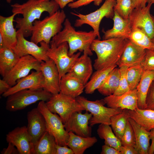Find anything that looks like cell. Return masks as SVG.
Returning a JSON list of instances; mask_svg holds the SVG:
<instances>
[{"label":"cell","mask_w":154,"mask_h":154,"mask_svg":"<svg viewBox=\"0 0 154 154\" xmlns=\"http://www.w3.org/2000/svg\"><path fill=\"white\" fill-rule=\"evenodd\" d=\"M13 13L21 14L22 17L14 20L16 27L25 37L31 36L33 23L39 20L42 14L47 12L50 15L59 10V6L54 0H28L22 4L16 3L11 5Z\"/></svg>","instance_id":"1"},{"label":"cell","mask_w":154,"mask_h":154,"mask_svg":"<svg viewBox=\"0 0 154 154\" xmlns=\"http://www.w3.org/2000/svg\"><path fill=\"white\" fill-rule=\"evenodd\" d=\"M129 41L124 38L94 40L90 48L97 55L94 68L97 70L117 65Z\"/></svg>","instance_id":"2"},{"label":"cell","mask_w":154,"mask_h":154,"mask_svg":"<svg viewBox=\"0 0 154 154\" xmlns=\"http://www.w3.org/2000/svg\"><path fill=\"white\" fill-rule=\"evenodd\" d=\"M64 27L58 34L53 37L52 40L57 46L66 42L68 45V54L72 56L78 51L92 55L91 45L97 37L93 31L88 32L76 31L72 25L69 20L66 19L64 23Z\"/></svg>","instance_id":"3"},{"label":"cell","mask_w":154,"mask_h":154,"mask_svg":"<svg viewBox=\"0 0 154 154\" xmlns=\"http://www.w3.org/2000/svg\"><path fill=\"white\" fill-rule=\"evenodd\" d=\"M66 17L64 11L59 10L42 20H35L33 23L31 41L37 44L42 41L49 44L51 38L62 30Z\"/></svg>","instance_id":"4"},{"label":"cell","mask_w":154,"mask_h":154,"mask_svg":"<svg viewBox=\"0 0 154 154\" xmlns=\"http://www.w3.org/2000/svg\"><path fill=\"white\" fill-rule=\"evenodd\" d=\"M52 95L42 88L21 90L7 97L5 108L10 112L22 110L38 101L46 102Z\"/></svg>","instance_id":"5"},{"label":"cell","mask_w":154,"mask_h":154,"mask_svg":"<svg viewBox=\"0 0 154 154\" xmlns=\"http://www.w3.org/2000/svg\"><path fill=\"white\" fill-rule=\"evenodd\" d=\"M76 98L85 110L92 114V117L89 121L91 126L98 124L110 125L111 117L121 112L123 110L119 108H114L105 106L106 103L104 99L92 101L80 96Z\"/></svg>","instance_id":"6"},{"label":"cell","mask_w":154,"mask_h":154,"mask_svg":"<svg viewBox=\"0 0 154 154\" xmlns=\"http://www.w3.org/2000/svg\"><path fill=\"white\" fill-rule=\"evenodd\" d=\"M116 0H105L98 9L88 14L84 15L77 12H71V13L78 17L75 21V27H80L84 24H87L93 29L98 39L101 37L99 32L100 22L104 17L112 18L114 15V7Z\"/></svg>","instance_id":"7"},{"label":"cell","mask_w":154,"mask_h":154,"mask_svg":"<svg viewBox=\"0 0 154 154\" xmlns=\"http://www.w3.org/2000/svg\"><path fill=\"white\" fill-rule=\"evenodd\" d=\"M46 104L51 112L59 116L64 124L73 113L85 110L76 98L61 92L52 94Z\"/></svg>","instance_id":"8"},{"label":"cell","mask_w":154,"mask_h":154,"mask_svg":"<svg viewBox=\"0 0 154 154\" xmlns=\"http://www.w3.org/2000/svg\"><path fill=\"white\" fill-rule=\"evenodd\" d=\"M69 47L66 42L56 46L52 40L47 47L46 54L55 63L58 69L60 80L61 77L68 72L80 56L81 52L72 56L68 54Z\"/></svg>","instance_id":"9"},{"label":"cell","mask_w":154,"mask_h":154,"mask_svg":"<svg viewBox=\"0 0 154 154\" xmlns=\"http://www.w3.org/2000/svg\"><path fill=\"white\" fill-rule=\"evenodd\" d=\"M37 108L44 118L46 131L54 136L56 144L67 145L69 138V133L66 130L59 116L51 112L45 101H40Z\"/></svg>","instance_id":"10"},{"label":"cell","mask_w":154,"mask_h":154,"mask_svg":"<svg viewBox=\"0 0 154 154\" xmlns=\"http://www.w3.org/2000/svg\"><path fill=\"white\" fill-rule=\"evenodd\" d=\"M41 62L31 55L21 57L12 69L3 79L12 87L18 80L28 75L31 70L40 71Z\"/></svg>","instance_id":"11"},{"label":"cell","mask_w":154,"mask_h":154,"mask_svg":"<svg viewBox=\"0 0 154 154\" xmlns=\"http://www.w3.org/2000/svg\"><path fill=\"white\" fill-rule=\"evenodd\" d=\"M17 42L13 50L18 56L29 55L41 62L50 59L46 54L47 47L49 44L42 41L39 46L33 42L26 40L21 31L17 30Z\"/></svg>","instance_id":"12"},{"label":"cell","mask_w":154,"mask_h":154,"mask_svg":"<svg viewBox=\"0 0 154 154\" xmlns=\"http://www.w3.org/2000/svg\"><path fill=\"white\" fill-rule=\"evenodd\" d=\"M152 5L148 3L144 7L134 9L128 18L132 30L141 29L151 40L154 37V21L150 13Z\"/></svg>","instance_id":"13"},{"label":"cell","mask_w":154,"mask_h":154,"mask_svg":"<svg viewBox=\"0 0 154 154\" xmlns=\"http://www.w3.org/2000/svg\"><path fill=\"white\" fill-rule=\"evenodd\" d=\"M82 112L73 113L64 124V128L68 132L71 131L84 137H90L92 129L88 124L92 115L87 111L84 114Z\"/></svg>","instance_id":"14"},{"label":"cell","mask_w":154,"mask_h":154,"mask_svg":"<svg viewBox=\"0 0 154 154\" xmlns=\"http://www.w3.org/2000/svg\"><path fill=\"white\" fill-rule=\"evenodd\" d=\"M27 119V130L32 149L46 131V123L43 116L37 108L28 112Z\"/></svg>","instance_id":"15"},{"label":"cell","mask_w":154,"mask_h":154,"mask_svg":"<svg viewBox=\"0 0 154 154\" xmlns=\"http://www.w3.org/2000/svg\"><path fill=\"white\" fill-rule=\"evenodd\" d=\"M40 71L44 79L43 89L54 94L60 92V79L56 64L51 59L41 62Z\"/></svg>","instance_id":"16"},{"label":"cell","mask_w":154,"mask_h":154,"mask_svg":"<svg viewBox=\"0 0 154 154\" xmlns=\"http://www.w3.org/2000/svg\"><path fill=\"white\" fill-rule=\"evenodd\" d=\"M44 79L41 71H32L31 74L18 80L16 84L2 94L5 97L19 91L27 89H43Z\"/></svg>","instance_id":"17"},{"label":"cell","mask_w":154,"mask_h":154,"mask_svg":"<svg viewBox=\"0 0 154 154\" xmlns=\"http://www.w3.org/2000/svg\"><path fill=\"white\" fill-rule=\"evenodd\" d=\"M108 107L133 110L138 108L137 90H130L120 95L114 94L104 99Z\"/></svg>","instance_id":"18"},{"label":"cell","mask_w":154,"mask_h":154,"mask_svg":"<svg viewBox=\"0 0 154 154\" xmlns=\"http://www.w3.org/2000/svg\"><path fill=\"white\" fill-rule=\"evenodd\" d=\"M146 49L134 44L129 40L117 65L119 68L128 67L141 64L144 60Z\"/></svg>","instance_id":"19"},{"label":"cell","mask_w":154,"mask_h":154,"mask_svg":"<svg viewBox=\"0 0 154 154\" xmlns=\"http://www.w3.org/2000/svg\"><path fill=\"white\" fill-rule=\"evenodd\" d=\"M6 140L14 145L19 154H31V144L27 127H17L6 135Z\"/></svg>","instance_id":"20"},{"label":"cell","mask_w":154,"mask_h":154,"mask_svg":"<svg viewBox=\"0 0 154 154\" xmlns=\"http://www.w3.org/2000/svg\"><path fill=\"white\" fill-rule=\"evenodd\" d=\"M15 13L8 17L0 16V34L5 46L13 50L17 42V32L14 28L13 22Z\"/></svg>","instance_id":"21"},{"label":"cell","mask_w":154,"mask_h":154,"mask_svg":"<svg viewBox=\"0 0 154 154\" xmlns=\"http://www.w3.org/2000/svg\"><path fill=\"white\" fill-rule=\"evenodd\" d=\"M114 12L113 27L104 31L103 40L114 38H124L128 39L132 31L129 19H124L116 12Z\"/></svg>","instance_id":"22"},{"label":"cell","mask_w":154,"mask_h":154,"mask_svg":"<svg viewBox=\"0 0 154 154\" xmlns=\"http://www.w3.org/2000/svg\"><path fill=\"white\" fill-rule=\"evenodd\" d=\"M86 53L80 56L69 72L75 76L85 85L93 74L91 60Z\"/></svg>","instance_id":"23"},{"label":"cell","mask_w":154,"mask_h":154,"mask_svg":"<svg viewBox=\"0 0 154 154\" xmlns=\"http://www.w3.org/2000/svg\"><path fill=\"white\" fill-rule=\"evenodd\" d=\"M85 85L75 76L68 72L61 78L60 82V92L76 98L83 92Z\"/></svg>","instance_id":"24"},{"label":"cell","mask_w":154,"mask_h":154,"mask_svg":"<svg viewBox=\"0 0 154 154\" xmlns=\"http://www.w3.org/2000/svg\"><path fill=\"white\" fill-rule=\"evenodd\" d=\"M128 120L132 125L135 134V149L139 154H148L150 145V132L142 127L132 118Z\"/></svg>","instance_id":"25"},{"label":"cell","mask_w":154,"mask_h":154,"mask_svg":"<svg viewBox=\"0 0 154 154\" xmlns=\"http://www.w3.org/2000/svg\"><path fill=\"white\" fill-rule=\"evenodd\" d=\"M154 79V71H145L136 88L138 108H146V100L147 95Z\"/></svg>","instance_id":"26"},{"label":"cell","mask_w":154,"mask_h":154,"mask_svg":"<svg viewBox=\"0 0 154 154\" xmlns=\"http://www.w3.org/2000/svg\"><path fill=\"white\" fill-rule=\"evenodd\" d=\"M69 133V138L67 145L73 151L74 154H83L87 149L93 146L98 141L95 137H84Z\"/></svg>","instance_id":"27"},{"label":"cell","mask_w":154,"mask_h":154,"mask_svg":"<svg viewBox=\"0 0 154 154\" xmlns=\"http://www.w3.org/2000/svg\"><path fill=\"white\" fill-rule=\"evenodd\" d=\"M129 116L146 130L150 131L154 128V110L138 108L128 110Z\"/></svg>","instance_id":"28"},{"label":"cell","mask_w":154,"mask_h":154,"mask_svg":"<svg viewBox=\"0 0 154 154\" xmlns=\"http://www.w3.org/2000/svg\"><path fill=\"white\" fill-rule=\"evenodd\" d=\"M56 143L54 136L46 131L32 147L31 154H56Z\"/></svg>","instance_id":"29"},{"label":"cell","mask_w":154,"mask_h":154,"mask_svg":"<svg viewBox=\"0 0 154 154\" xmlns=\"http://www.w3.org/2000/svg\"><path fill=\"white\" fill-rule=\"evenodd\" d=\"M117 65L96 70L92 74L90 80L85 85L84 91L86 94H93L102 84L110 72Z\"/></svg>","instance_id":"30"},{"label":"cell","mask_w":154,"mask_h":154,"mask_svg":"<svg viewBox=\"0 0 154 154\" xmlns=\"http://www.w3.org/2000/svg\"><path fill=\"white\" fill-rule=\"evenodd\" d=\"M20 58L10 48L5 46L0 49V74L3 77L12 69Z\"/></svg>","instance_id":"31"},{"label":"cell","mask_w":154,"mask_h":154,"mask_svg":"<svg viewBox=\"0 0 154 154\" xmlns=\"http://www.w3.org/2000/svg\"><path fill=\"white\" fill-rule=\"evenodd\" d=\"M120 77L119 68L116 67L110 72L104 82L98 89L99 92L106 96L113 94L118 87Z\"/></svg>","instance_id":"32"},{"label":"cell","mask_w":154,"mask_h":154,"mask_svg":"<svg viewBox=\"0 0 154 154\" xmlns=\"http://www.w3.org/2000/svg\"><path fill=\"white\" fill-rule=\"evenodd\" d=\"M129 117L128 110L125 109L110 118L112 128L116 137L121 141L126 127Z\"/></svg>","instance_id":"33"},{"label":"cell","mask_w":154,"mask_h":154,"mask_svg":"<svg viewBox=\"0 0 154 154\" xmlns=\"http://www.w3.org/2000/svg\"><path fill=\"white\" fill-rule=\"evenodd\" d=\"M110 125L101 124L97 130L99 137L104 140V143L120 151L122 146L121 141L113 132Z\"/></svg>","instance_id":"34"},{"label":"cell","mask_w":154,"mask_h":154,"mask_svg":"<svg viewBox=\"0 0 154 154\" xmlns=\"http://www.w3.org/2000/svg\"><path fill=\"white\" fill-rule=\"evenodd\" d=\"M128 39L134 44L145 49H152L154 46L151 40L140 29L132 30Z\"/></svg>","instance_id":"35"},{"label":"cell","mask_w":154,"mask_h":154,"mask_svg":"<svg viewBox=\"0 0 154 154\" xmlns=\"http://www.w3.org/2000/svg\"><path fill=\"white\" fill-rule=\"evenodd\" d=\"M144 71L141 64L128 68L126 78L130 90L136 88Z\"/></svg>","instance_id":"36"},{"label":"cell","mask_w":154,"mask_h":154,"mask_svg":"<svg viewBox=\"0 0 154 154\" xmlns=\"http://www.w3.org/2000/svg\"><path fill=\"white\" fill-rule=\"evenodd\" d=\"M134 9L132 0H116L114 11L124 19H128Z\"/></svg>","instance_id":"37"},{"label":"cell","mask_w":154,"mask_h":154,"mask_svg":"<svg viewBox=\"0 0 154 154\" xmlns=\"http://www.w3.org/2000/svg\"><path fill=\"white\" fill-rule=\"evenodd\" d=\"M128 68L125 66L119 68L120 72L119 85L113 94L120 95L130 90L126 78V72Z\"/></svg>","instance_id":"38"},{"label":"cell","mask_w":154,"mask_h":154,"mask_svg":"<svg viewBox=\"0 0 154 154\" xmlns=\"http://www.w3.org/2000/svg\"><path fill=\"white\" fill-rule=\"evenodd\" d=\"M121 141L122 146L130 145L135 147L136 140L134 131L129 120Z\"/></svg>","instance_id":"39"},{"label":"cell","mask_w":154,"mask_h":154,"mask_svg":"<svg viewBox=\"0 0 154 154\" xmlns=\"http://www.w3.org/2000/svg\"><path fill=\"white\" fill-rule=\"evenodd\" d=\"M145 71H154V50L146 49L144 60L141 64Z\"/></svg>","instance_id":"40"},{"label":"cell","mask_w":154,"mask_h":154,"mask_svg":"<svg viewBox=\"0 0 154 154\" xmlns=\"http://www.w3.org/2000/svg\"><path fill=\"white\" fill-rule=\"evenodd\" d=\"M103 0H78L68 4L69 7L71 9L77 8L78 7L87 5L92 2L94 4L99 5Z\"/></svg>","instance_id":"41"},{"label":"cell","mask_w":154,"mask_h":154,"mask_svg":"<svg viewBox=\"0 0 154 154\" xmlns=\"http://www.w3.org/2000/svg\"><path fill=\"white\" fill-rule=\"evenodd\" d=\"M146 108L152 109L154 108V83L151 84L149 90L146 100Z\"/></svg>","instance_id":"42"},{"label":"cell","mask_w":154,"mask_h":154,"mask_svg":"<svg viewBox=\"0 0 154 154\" xmlns=\"http://www.w3.org/2000/svg\"><path fill=\"white\" fill-rule=\"evenodd\" d=\"M101 154H121L120 151L116 148L104 144L102 146Z\"/></svg>","instance_id":"43"},{"label":"cell","mask_w":154,"mask_h":154,"mask_svg":"<svg viewBox=\"0 0 154 154\" xmlns=\"http://www.w3.org/2000/svg\"><path fill=\"white\" fill-rule=\"evenodd\" d=\"M56 154H74L72 150L67 145L60 146L56 144Z\"/></svg>","instance_id":"44"},{"label":"cell","mask_w":154,"mask_h":154,"mask_svg":"<svg viewBox=\"0 0 154 154\" xmlns=\"http://www.w3.org/2000/svg\"><path fill=\"white\" fill-rule=\"evenodd\" d=\"M120 151L121 154H139L135 148L130 145L122 146Z\"/></svg>","instance_id":"45"},{"label":"cell","mask_w":154,"mask_h":154,"mask_svg":"<svg viewBox=\"0 0 154 154\" xmlns=\"http://www.w3.org/2000/svg\"><path fill=\"white\" fill-rule=\"evenodd\" d=\"M1 153L2 154H19L17 149L15 146L11 143H8V145L6 148H4Z\"/></svg>","instance_id":"46"},{"label":"cell","mask_w":154,"mask_h":154,"mask_svg":"<svg viewBox=\"0 0 154 154\" xmlns=\"http://www.w3.org/2000/svg\"><path fill=\"white\" fill-rule=\"evenodd\" d=\"M11 87L3 79L0 80V94H3Z\"/></svg>","instance_id":"47"},{"label":"cell","mask_w":154,"mask_h":154,"mask_svg":"<svg viewBox=\"0 0 154 154\" xmlns=\"http://www.w3.org/2000/svg\"><path fill=\"white\" fill-rule=\"evenodd\" d=\"M147 0H132L134 9L142 8L146 6Z\"/></svg>","instance_id":"48"},{"label":"cell","mask_w":154,"mask_h":154,"mask_svg":"<svg viewBox=\"0 0 154 154\" xmlns=\"http://www.w3.org/2000/svg\"><path fill=\"white\" fill-rule=\"evenodd\" d=\"M150 139L151 143L148 151V154H153L154 151V128L150 131Z\"/></svg>","instance_id":"49"},{"label":"cell","mask_w":154,"mask_h":154,"mask_svg":"<svg viewBox=\"0 0 154 154\" xmlns=\"http://www.w3.org/2000/svg\"><path fill=\"white\" fill-rule=\"evenodd\" d=\"M57 3L60 8L63 9L67 5L74 2L75 0H54Z\"/></svg>","instance_id":"50"},{"label":"cell","mask_w":154,"mask_h":154,"mask_svg":"<svg viewBox=\"0 0 154 154\" xmlns=\"http://www.w3.org/2000/svg\"><path fill=\"white\" fill-rule=\"evenodd\" d=\"M5 46L2 37L0 34V49L4 48Z\"/></svg>","instance_id":"51"},{"label":"cell","mask_w":154,"mask_h":154,"mask_svg":"<svg viewBox=\"0 0 154 154\" xmlns=\"http://www.w3.org/2000/svg\"><path fill=\"white\" fill-rule=\"evenodd\" d=\"M147 3L154 4V0H147Z\"/></svg>","instance_id":"52"},{"label":"cell","mask_w":154,"mask_h":154,"mask_svg":"<svg viewBox=\"0 0 154 154\" xmlns=\"http://www.w3.org/2000/svg\"><path fill=\"white\" fill-rule=\"evenodd\" d=\"M152 16L154 21V16L152 15ZM151 40L153 43L154 44V37Z\"/></svg>","instance_id":"53"},{"label":"cell","mask_w":154,"mask_h":154,"mask_svg":"<svg viewBox=\"0 0 154 154\" xmlns=\"http://www.w3.org/2000/svg\"><path fill=\"white\" fill-rule=\"evenodd\" d=\"M6 1L8 3H11V0H6Z\"/></svg>","instance_id":"54"},{"label":"cell","mask_w":154,"mask_h":154,"mask_svg":"<svg viewBox=\"0 0 154 154\" xmlns=\"http://www.w3.org/2000/svg\"><path fill=\"white\" fill-rule=\"evenodd\" d=\"M151 50H154V46L152 48V49Z\"/></svg>","instance_id":"55"},{"label":"cell","mask_w":154,"mask_h":154,"mask_svg":"<svg viewBox=\"0 0 154 154\" xmlns=\"http://www.w3.org/2000/svg\"><path fill=\"white\" fill-rule=\"evenodd\" d=\"M153 82L154 83V80H153Z\"/></svg>","instance_id":"56"},{"label":"cell","mask_w":154,"mask_h":154,"mask_svg":"<svg viewBox=\"0 0 154 154\" xmlns=\"http://www.w3.org/2000/svg\"><path fill=\"white\" fill-rule=\"evenodd\" d=\"M153 110H154V108Z\"/></svg>","instance_id":"57"},{"label":"cell","mask_w":154,"mask_h":154,"mask_svg":"<svg viewBox=\"0 0 154 154\" xmlns=\"http://www.w3.org/2000/svg\"><path fill=\"white\" fill-rule=\"evenodd\" d=\"M153 154H154V151Z\"/></svg>","instance_id":"58"}]
</instances>
